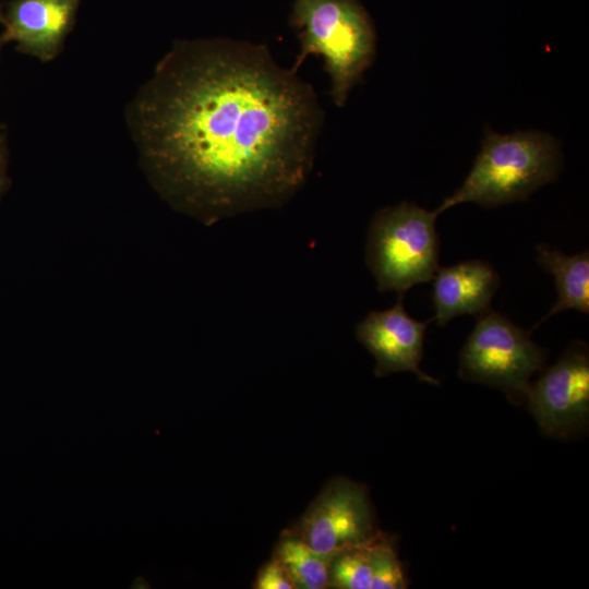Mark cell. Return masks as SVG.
<instances>
[{
  "label": "cell",
  "mask_w": 589,
  "mask_h": 589,
  "mask_svg": "<svg viewBox=\"0 0 589 589\" xmlns=\"http://www.w3.org/2000/svg\"><path fill=\"white\" fill-rule=\"evenodd\" d=\"M538 262L555 280L557 301L542 317L536 328L550 316L564 310L574 309L582 313L589 312V252L565 255L556 249L544 244L537 245Z\"/></svg>",
  "instance_id": "11"
},
{
  "label": "cell",
  "mask_w": 589,
  "mask_h": 589,
  "mask_svg": "<svg viewBox=\"0 0 589 589\" xmlns=\"http://www.w3.org/2000/svg\"><path fill=\"white\" fill-rule=\"evenodd\" d=\"M545 353L526 332L493 310L477 323L460 352L459 375L502 389L518 404L526 398L530 376L544 368Z\"/></svg>",
  "instance_id": "5"
},
{
  "label": "cell",
  "mask_w": 589,
  "mask_h": 589,
  "mask_svg": "<svg viewBox=\"0 0 589 589\" xmlns=\"http://www.w3.org/2000/svg\"><path fill=\"white\" fill-rule=\"evenodd\" d=\"M562 166L558 141L530 130L498 134L491 130L462 185L435 209L438 214L460 203L495 207L526 200L555 180Z\"/></svg>",
  "instance_id": "2"
},
{
  "label": "cell",
  "mask_w": 589,
  "mask_h": 589,
  "mask_svg": "<svg viewBox=\"0 0 589 589\" xmlns=\"http://www.w3.org/2000/svg\"><path fill=\"white\" fill-rule=\"evenodd\" d=\"M373 575L371 589H404L407 580L401 562L389 540L375 533L372 540Z\"/></svg>",
  "instance_id": "14"
},
{
  "label": "cell",
  "mask_w": 589,
  "mask_h": 589,
  "mask_svg": "<svg viewBox=\"0 0 589 589\" xmlns=\"http://www.w3.org/2000/svg\"><path fill=\"white\" fill-rule=\"evenodd\" d=\"M428 323L409 316L402 304V296H398L393 308L371 311L357 324L358 340L376 360V376L411 372L422 382L438 384L437 380L420 369Z\"/></svg>",
  "instance_id": "8"
},
{
  "label": "cell",
  "mask_w": 589,
  "mask_h": 589,
  "mask_svg": "<svg viewBox=\"0 0 589 589\" xmlns=\"http://www.w3.org/2000/svg\"><path fill=\"white\" fill-rule=\"evenodd\" d=\"M432 280L433 320L438 326L458 315L485 313L500 285L495 269L480 260L438 267Z\"/></svg>",
  "instance_id": "10"
},
{
  "label": "cell",
  "mask_w": 589,
  "mask_h": 589,
  "mask_svg": "<svg viewBox=\"0 0 589 589\" xmlns=\"http://www.w3.org/2000/svg\"><path fill=\"white\" fill-rule=\"evenodd\" d=\"M1 45H2V44L0 43V47H1Z\"/></svg>",
  "instance_id": "18"
},
{
  "label": "cell",
  "mask_w": 589,
  "mask_h": 589,
  "mask_svg": "<svg viewBox=\"0 0 589 589\" xmlns=\"http://www.w3.org/2000/svg\"><path fill=\"white\" fill-rule=\"evenodd\" d=\"M289 23L300 40L291 69L297 72L309 55L321 56L333 101L344 106L375 57L376 34L369 13L358 0H292Z\"/></svg>",
  "instance_id": "3"
},
{
  "label": "cell",
  "mask_w": 589,
  "mask_h": 589,
  "mask_svg": "<svg viewBox=\"0 0 589 589\" xmlns=\"http://www.w3.org/2000/svg\"><path fill=\"white\" fill-rule=\"evenodd\" d=\"M323 120L311 84L229 38L176 40L127 110L155 190L205 225L294 196Z\"/></svg>",
  "instance_id": "1"
},
{
  "label": "cell",
  "mask_w": 589,
  "mask_h": 589,
  "mask_svg": "<svg viewBox=\"0 0 589 589\" xmlns=\"http://www.w3.org/2000/svg\"><path fill=\"white\" fill-rule=\"evenodd\" d=\"M529 409L543 432L567 437L585 426L589 414V358L574 344L529 386Z\"/></svg>",
  "instance_id": "7"
},
{
  "label": "cell",
  "mask_w": 589,
  "mask_h": 589,
  "mask_svg": "<svg viewBox=\"0 0 589 589\" xmlns=\"http://www.w3.org/2000/svg\"><path fill=\"white\" fill-rule=\"evenodd\" d=\"M0 24L4 26L5 24V16L3 14V11L1 9V4H0Z\"/></svg>",
  "instance_id": "17"
},
{
  "label": "cell",
  "mask_w": 589,
  "mask_h": 589,
  "mask_svg": "<svg viewBox=\"0 0 589 589\" xmlns=\"http://www.w3.org/2000/svg\"><path fill=\"white\" fill-rule=\"evenodd\" d=\"M4 187V158L3 151L0 148V194Z\"/></svg>",
  "instance_id": "16"
},
{
  "label": "cell",
  "mask_w": 589,
  "mask_h": 589,
  "mask_svg": "<svg viewBox=\"0 0 589 589\" xmlns=\"http://www.w3.org/2000/svg\"><path fill=\"white\" fill-rule=\"evenodd\" d=\"M289 533L332 556L370 540L375 532L365 490L345 479L329 482Z\"/></svg>",
  "instance_id": "6"
},
{
  "label": "cell",
  "mask_w": 589,
  "mask_h": 589,
  "mask_svg": "<svg viewBox=\"0 0 589 589\" xmlns=\"http://www.w3.org/2000/svg\"><path fill=\"white\" fill-rule=\"evenodd\" d=\"M275 558L284 566L296 588L329 587V570L334 556L313 550L298 537L287 533L277 545Z\"/></svg>",
  "instance_id": "12"
},
{
  "label": "cell",
  "mask_w": 589,
  "mask_h": 589,
  "mask_svg": "<svg viewBox=\"0 0 589 589\" xmlns=\"http://www.w3.org/2000/svg\"><path fill=\"white\" fill-rule=\"evenodd\" d=\"M254 588L293 589L296 586L284 566L274 557L260 569Z\"/></svg>",
  "instance_id": "15"
},
{
  "label": "cell",
  "mask_w": 589,
  "mask_h": 589,
  "mask_svg": "<svg viewBox=\"0 0 589 589\" xmlns=\"http://www.w3.org/2000/svg\"><path fill=\"white\" fill-rule=\"evenodd\" d=\"M82 0H11L0 43L41 61L55 59L75 23Z\"/></svg>",
  "instance_id": "9"
},
{
  "label": "cell",
  "mask_w": 589,
  "mask_h": 589,
  "mask_svg": "<svg viewBox=\"0 0 589 589\" xmlns=\"http://www.w3.org/2000/svg\"><path fill=\"white\" fill-rule=\"evenodd\" d=\"M373 537L363 543L347 548L334 556L329 570V587L371 589Z\"/></svg>",
  "instance_id": "13"
},
{
  "label": "cell",
  "mask_w": 589,
  "mask_h": 589,
  "mask_svg": "<svg viewBox=\"0 0 589 589\" xmlns=\"http://www.w3.org/2000/svg\"><path fill=\"white\" fill-rule=\"evenodd\" d=\"M440 214L402 202L380 209L372 218L365 244V263L378 291L398 296L431 281L438 268L440 241L435 220Z\"/></svg>",
  "instance_id": "4"
}]
</instances>
